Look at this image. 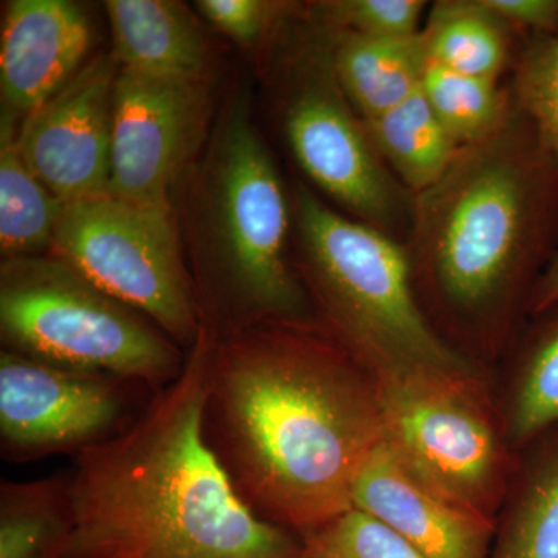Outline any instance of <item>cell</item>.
<instances>
[{
    "instance_id": "4fadbf2b",
    "label": "cell",
    "mask_w": 558,
    "mask_h": 558,
    "mask_svg": "<svg viewBox=\"0 0 558 558\" xmlns=\"http://www.w3.org/2000/svg\"><path fill=\"white\" fill-rule=\"evenodd\" d=\"M352 508L380 520L425 558H490V517L425 478L387 439L363 462Z\"/></svg>"
},
{
    "instance_id": "ffe728a7",
    "label": "cell",
    "mask_w": 558,
    "mask_h": 558,
    "mask_svg": "<svg viewBox=\"0 0 558 558\" xmlns=\"http://www.w3.org/2000/svg\"><path fill=\"white\" fill-rule=\"evenodd\" d=\"M73 529L69 476L0 484V558H65Z\"/></svg>"
},
{
    "instance_id": "277c9868",
    "label": "cell",
    "mask_w": 558,
    "mask_h": 558,
    "mask_svg": "<svg viewBox=\"0 0 558 558\" xmlns=\"http://www.w3.org/2000/svg\"><path fill=\"white\" fill-rule=\"evenodd\" d=\"M190 189L191 271L213 336L270 323H315L289 260V202L241 87L213 130Z\"/></svg>"
},
{
    "instance_id": "484cf974",
    "label": "cell",
    "mask_w": 558,
    "mask_h": 558,
    "mask_svg": "<svg viewBox=\"0 0 558 558\" xmlns=\"http://www.w3.org/2000/svg\"><path fill=\"white\" fill-rule=\"evenodd\" d=\"M424 0H330L315 3L311 17L329 31L365 38H411L421 33Z\"/></svg>"
},
{
    "instance_id": "9c48e42d",
    "label": "cell",
    "mask_w": 558,
    "mask_h": 558,
    "mask_svg": "<svg viewBox=\"0 0 558 558\" xmlns=\"http://www.w3.org/2000/svg\"><path fill=\"white\" fill-rule=\"evenodd\" d=\"M369 377L385 439L425 478L492 519L505 483V449L475 377L429 371Z\"/></svg>"
},
{
    "instance_id": "5b68a950",
    "label": "cell",
    "mask_w": 558,
    "mask_h": 558,
    "mask_svg": "<svg viewBox=\"0 0 558 558\" xmlns=\"http://www.w3.org/2000/svg\"><path fill=\"white\" fill-rule=\"evenodd\" d=\"M292 218L318 325L366 373L475 377L422 307L402 242L329 207L303 183L293 189Z\"/></svg>"
},
{
    "instance_id": "4316f807",
    "label": "cell",
    "mask_w": 558,
    "mask_h": 558,
    "mask_svg": "<svg viewBox=\"0 0 558 558\" xmlns=\"http://www.w3.org/2000/svg\"><path fill=\"white\" fill-rule=\"evenodd\" d=\"M194 5L209 24L245 49L258 46L292 7L266 0H199Z\"/></svg>"
},
{
    "instance_id": "7c38bea8",
    "label": "cell",
    "mask_w": 558,
    "mask_h": 558,
    "mask_svg": "<svg viewBox=\"0 0 558 558\" xmlns=\"http://www.w3.org/2000/svg\"><path fill=\"white\" fill-rule=\"evenodd\" d=\"M119 72L110 54L95 58L22 120V157L62 204L108 194Z\"/></svg>"
},
{
    "instance_id": "83f0119b",
    "label": "cell",
    "mask_w": 558,
    "mask_h": 558,
    "mask_svg": "<svg viewBox=\"0 0 558 558\" xmlns=\"http://www.w3.org/2000/svg\"><path fill=\"white\" fill-rule=\"evenodd\" d=\"M499 21L529 36L558 33V0H483Z\"/></svg>"
},
{
    "instance_id": "f1b7e54d",
    "label": "cell",
    "mask_w": 558,
    "mask_h": 558,
    "mask_svg": "<svg viewBox=\"0 0 558 558\" xmlns=\"http://www.w3.org/2000/svg\"><path fill=\"white\" fill-rule=\"evenodd\" d=\"M558 304V252L550 259L548 267L543 271L534 292H532L531 301H529V314L532 317L543 314V312L553 310Z\"/></svg>"
},
{
    "instance_id": "5bb4252c",
    "label": "cell",
    "mask_w": 558,
    "mask_h": 558,
    "mask_svg": "<svg viewBox=\"0 0 558 558\" xmlns=\"http://www.w3.org/2000/svg\"><path fill=\"white\" fill-rule=\"evenodd\" d=\"M92 46L89 14L70 0H13L0 39L3 108L27 117L58 94Z\"/></svg>"
},
{
    "instance_id": "6da1fadb",
    "label": "cell",
    "mask_w": 558,
    "mask_h": 558,
    "mask_svg": "<svg viewBox=\"0 0 558 558\" xmlns=\"http://www.w3.org/2000/svg\"><path fill=\"white\" fill-rule=\"evenodd\" d=\"M204 433L250 508L299 537L352 508L385 438L369 374L318 322L211 333Z\"/></svg>"
},
{
    "instance_id": "2e32d148",
    "label": "cell",
    "mask_w": 558,
    "mask_h": 558,
    "mask_svg": "<svg viewBox=\"0 0 558 558\" xmlns=\"http://www.w3.org/2000/svg\"><path fill=\"white\" fill-rule=\"evenodd\" d=\"M326 31L337 80L360 119L387 112L421 89L428 61L421 33L411 38L376 39Z\"/></svg>"
},
{
    "instance_id": "8fae6325",
    "label": "cell",
    "mask_w": 558,
    "mask_h": 558,
    "mask_svg": "<svg viewBox=\"0 0 558 558\" xmlns=\"http://www.w3.org/2000/svg\"><path fill=\"white\" fill-rule=\"evenodd\" d=\"M207 80L165 78L121 70L113 89L112 163L108 194L171 207L207 132Z\"/></svg>"
},
{
    "instance_id": "d6986e66",
    "label": "cell",
    "mask_w": 558,
    "mask_h": 558,
    "mask_svg": "<svg viewBox=\"0 0 558 558\" xmlns=\"http://www.w3.org/2000/svg\"><path fill=\"white\" fill-rule=\"evenodd\" d=\"M512 28L483 0H439L421 35L428 61L465 75L498 81L513 64Z\"/></svg>"
},
{
    "instance_id": "30bf717a",
    "label": "cell",
    "mask_w": 558,
    "mask_h": 558,
    "mask_svg": "<svg viewBox=\"0 0 558 558\" xmlns=\"http://www.w3.org/2000/svg\"><path fill=\"white\" fill-rule=\"evenodd\" d=\"M119 377L46 362L21 352L0 354V442L3 457L24 461L80 451L134 422L131 388Z\"/></svg>"
},
{
    "instance_id": "ac0fdd59",
    "label": "cell",
    "mask_w": 558,
    "mask_h": 558,
    "mask_svg": "<svg viewBox=\"0 0 558 558\" xmlns=\"http://www.w3.org/2000/svg\"><path fill=\"white\" fill-rule=\"evenodd\" d=\"M362 121L381 160L413 196L442 178L461 149L422 87L396 108Z\"/></svg>"
},
{
    "instance_id": "603a6c76",
    "label": "cell",
    "mask_w": 558,
    "mask_h": 558,
    "mask_svg": "<svg viewBox=\"0 0 558 558\" xmlns=\"http://www.w3.org/2000/svg\"><path fill=\"white\" fill-rule=\"evenodd\" d=\"M537 318L509 405V435L521 446L558 433V304Z\"/></svg>"
},
{
    "instance_id": "44dd1931",
    "label": "cell",
    "mask_w": 558,
    "mask_h": 558,
    "mask_svg": "<svg viewBox=\"0 0 558 558\" xmlns=\"http://www.w3.org/2000/svg\"><path fill=\"white\" fill-rule=\"evenodd\" d=\"M521 481L490 558H558V433Z\"/></svg>"
},
{
    "instance_id": "7a4b0ae2",
    "label": "cell",
    "mask_w": 558,
    "mask_h": 558,
    "mask_svg": "<svg viewBox=\"0 0 558 558\" xmlns=\"http://www.w3.org/2000/svg\"><path fill=\"white\" fill-rule=\"evenodd\" d=\"M211 332L119 435L80 451L69 475L65 558H306L303 539L242 499L204 433Z\"/></svg>"
},
{
    "instance_id": "3957f363",
    "label": "cell",
    "mask_w": 558,
    "mask_h": 558,
    "mask_svg": "<svg viewBox=\"0 0 558 558\" xmlns=\"http://www.w3.org/2000/svg\"><path fill=\"white\" fill-rule=\"evenodd\" d=\"M403 245L416 292L461 332L494 337L529 314L558 252V165L515 101L494 135L414 194Z\"/></svg>"
},
{
    "instance_id": "d4e9b609",
    "label": "cell",
    "mask_w": 558,
    "mask_h": 558,
    "mask_svg": "<svg viewBox=\"0 0 558 558\" xmlns=\"http://www.w3.org/2000/svg\"><path fill=\"white\" fill-rule=\"evenodd\" d=\"M306 558H425L398 532L357 508L303 537Z\"/></svg>"
},
{
    "instance_id": "52a82bcc",
    "label": "cell",
    "mask_w": 558,
    "mask_h": 558,
    "mask_svg": "<svg viewBox=\"0 0 558 558\" xmlns=\"http://www.w3.org/2000/svg\"><path fill=\"white\" fill-rule=\"evenodd\" d=\"M51 255L193 348L204 322L172 207L101 194L62 205Z\"/></svg>"
},
{
    "instance_id": "7402d4cb",
    "label": "cell",
    "mask_w": 558,
    "mask_h": 558,
    "mask_svg": "<svg viewBox=\"0 0 558 558\" xmlns=\"http://www.w3.org/2000/svg\"><path fill=\"white\" fill-rule=\"evenodd\" d=\"M422 92L459 148L494 135L513 109L510 87L498 81L476 78L427 61L422 76Z\"/></svg>"
},
{
    "instance_id": "cb8c5ba5",
    "label": "cell",
    "mask_w": 558,
    "mask_h": 558,
    "mask_svg": "<svg viewBox=\"0 0 558 558\" xmlns=\"http://www.w3.org/2000/svg\"><path fill=\"white\" fill-rule=\"evenodd\" d=\"M509 87L558 165V33L529 36L513 61Z\"/></svg>"
},
{
    "instance_id": "e0dca14e",
    "label": "cell",
    "mask_w": 558,
    "mask_h": 558,
    "mask_svg": "<svg viewBox=\"0 0 558 558\" xmlns=\"http://www.w3.org/2000/svg\"><path fill=\"white\" fill-rule=\"evenodd\" d=\"M21 117L2 106L0 120V252L3 259L49 255L62 202L25 163L17 143Z\"/></svg>"
},
{
    "instance_id": "9a60e30c",
    "label": "cell",
    "mask_w": 558,
    "mask_h": 558,
    "mask_svg": "<svg viewBox=\"0 0 558 558\" xmlns=\"http://www.w3.org/2000/svg\"><path fill=\"white\" fill-rule=\"evenodd\" d=\"M112 60L121 70L165 78L205 80L207 39L185 3L108 0Z\"/></svg>"
},
{
    "instance_id": "ba28073f",
    "label": "cell",
    "mask_w": 558,
    "mask_h": 558,
    "mask_svg": "<svg viewBox=\"0 0 558 558\" xmlns=\"http://www.w3.org/2000/svg\"><path fill=\"white\" fill-rule=\"evenodd\" d=\"M312 22L314 35L296 54L286 92L282 124L290 150L307 179L349 218L403 244L414 196L374 148L337 80L329 32Z\"/></svg>"
},
{
    "instance_id": "8992f818",
    "label": "cell",
    "mask_w": 558,
    "mask_h": 558,
    "mask_svg": "<svg viewBox=\"0 0 558 558\" xmlns=\"http://www.w3.org/2000/svg\"><path fill=\"white\" fill-rule=\"evenodd\" d=\"M0 330L10 351L156 391L186 363L153 322L51 253L2 260Z\"/></svg>"
}]
</instances>
